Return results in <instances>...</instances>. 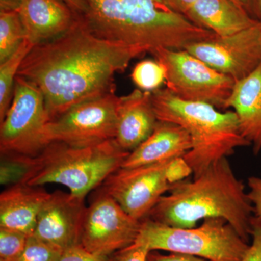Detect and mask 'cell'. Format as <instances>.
Masks as SVG:
<instances>
[{
	"mask_svg": "<svg viewBox=\"0 0 261 261\" xmlns=\"http://www.w3.org/2000/svg\"><path fill=\"white\" fill-rule=\"evenodd\" d=\"M64 1L79 14L82 15L85 12L86 5L84 0H64Z\"/></svg>",
	"mask_w": 261,
	"mask_h": 261,
	"instance_id": "d6a6232c",
	"label": "cell"
},
{
	"mask_svg": "<svg viewBox=\"0 0 261 261\" xmlns=\"http://www.w3.org/2000/svg\"><path fill=\"white\" fill-rule=\"evenodd\" d=\"M166 69L170 92L184 100L207 103L226 109L236 81L186 50L160 48L152 53Z\"/></svg>",
	"mask_w": 261,
	"mask_h": 261,
	"instance_id": "ba28073f",
	"label": "cell"
},
{
	"mask_svg": "<svg viewBox=\"0 0 261 261\" xmlns=\"http://www.w3.org/2000/svg\"><path fill=\"white\" fill-rule=\"evenodd\" d=\"M248 187L250 192L247 193L253 205L254 216L261 220V176L249 178Z\"/></svg>",
	"mask_w": 261,
	"mask_h": 261,
	"instance_id": "f1b7e54d",
	"label": "cell"
},
{
	"mask_svg": "<svg viewBox=\"0 0 261 261\" xmlns=\"http://www.w3.org/2000/svg\"><path fill=\"white\" fill-rule=\"evenodd\" d=\"M232 1L234 2L236 4L241 6L245 10L246 9L247 7L249 5V3H250V0H232Z\"/></svg>",
	"mask_w": 261,
	"mask_h": 261,
	"instance_id": "836d02e7",
	"label": "cell"
},
{
	"mask_svg": "<svg viewBox=\"0 0 261 261\" xmlns=\"http://www.w3.org/2000/svg\"><path fill=\"white\" fill-rule=\"evenodd\" d=\"M191 148V137L185 128L159 121L148 138L130 152L121 168L138 167L184 158Z\"/></svg>",
	"mask_w": 261,
	"mask_h": 261,
	"instance_id": "2e32d148",
	"label": "cell"
},
{
	"mask_svg": "<svg viewBox=\"0 0 261 261\" xmlns=\"http://www.w3.org/2000/svg\"><path fill=\"white\" fill-rule=\"evenodd\" d=\"M21 0H0V11H18Z\"/></svg>",
	"mask_w": 261,
	"mask_h": 261,
	"instance_id": "1f68e13d",
	"label": "cell"
},
{
	"mask_svg": "<svg viewBox=\"0 0 261 261\" xmlns=\"http://www.w3.org/2000/svg\"><path fill=\"white\" fill-rule=\"evenodd\" d=\"M149 250L145 245L133 243L111 255L112 261H147Z\"/></svg>",
	"mask_w": 261,
	"mask_h": 261,
	"instance_id": "484cf974",
	"label": "cell"
},
{
	"mask_svg": "<svg viewBox=\"0 0 261 261\" xmlns=\"http://www.w3.org/2000/svg\"><path fill=\"white\" fill-rule=\"evenodd\" d=\"M257 3H258V5H257V6H258L259 12H260L261 14V0H257Z\"/></svg>",
	"mask_w": 261,
	"mask_h": 261,
	"instance_id": "e575fe53",
	"label": "cell"
},
{
	"mask_svg": "<svg viewBox=\"0 0 261 261\" xmlns=\"http://www.w3.org/2000/svg\"><path fill=\"white\" fill-rule=\"evenodd\" d=\"M233 108L238 116L242 135L253 148L261 150V64L257 69L235 84L226 102V109Z\"/></svg>",
	"mask_w": 261,
	"mask_h": 261,
	"instance_id": "ac0fdd59",
	"label": "cell"
},
{
	"mask_svg": "<svg viewBox=\"0 0 261 261\" xmlns=\"http://www.w3.org/2000/svg\"><path fill=\"white\" fill-rule=\"evenodd\" d=\"M186 17L219 37L231 35L258 21L232 0H197Z\"/></svg>",
	"mask_w": 261,
	"mask_h": 261,
	"instance_id": "d6986e66",
	"label": "cell"
},
{
	"mask_svg": "<svg viewBox=\"0 0 261 261\" xmlns=\"http://www.w3.org/2000/svg\"><path fill=\"white\" fill-rule=\"evenodd\" d=\"M141 224L102 190L86 211L81 245L92 253L111 256L135 243Z\"/></svg>",
	"mask_w": 261,
	"mask_h": 261,
	"instance_id": "8fae6325",
	"label": "cell"
},
{
	"mask_svg": "<svg viewBox=\"0 0 261 261\" xmlns=\"http://www.w3.org/2000/svg\"><path fill=\"white\" fill-rule=\"evenodd\" d=\"M49 193L39 187L18 184L0 195V227L34 233L38 216L49 198Z\"/></svg>",
	"mask_w": 261,
	"mask_h": 261,
	"instance_id": "e0dca14e",
	"label": "cell"
},
{
	"mask_svg": "<svg viewBox=\"0 0 261 261\" xmlns=\"http://www.w3.org/2000/svg\"><path fill=\"white\" fill-rule=\"evenodd\" d=\"M49 122L39 89L17 75L11 105L0 122L1 155H37L47 145L46 130Z\"/></svg>",
	"mask_w": 261,
	"mask_h": 261,
	"instance_id": "9c48e42d",
	"label": "cell"
},
{
	"mask_svg": "<svg viewBox=\"0 0 261 261\" xmlns=\"http://www.w3.org/2000/svg\"><path fill=\"white\" fill-rule=\"evenodd\" d=\"M253 215L245 185L224 158L193 181L178 183L160 199L147 218L176 228H193L200 220L221 218L249 243Z\"/></svg>",
	"mask_w": 261,
	"mask_h": 261,
	"instance_id": "3957f363",
	"label": "cell"
},
{
	"mask_svg": "<svg viewBox=\"0 0 261 261\" xmlns=\"http://www.w3.org/2000/svg\"><path fill=\"white\" fill-rule=\"evenodd\" d=\"M81 15L98 37L152 54L160 48L185 50L217 36L196 25L166 0H84Z\"/></svg>",
	"mask_w": 261,
	"mask_h": 261,
	"instance_id": "7a4b0ae2",
	"label": "cell"
},
{
	"mask_svg": "<svg viewBox=\"0 0 261 261\" xmlns=\"http://www.w3.org/2000/svg\"><path fill=\"white\" fill-rule=\"evenodd\" d=\"M252 242L241 261H261V220L254 217L252 220Z\"/></svg>",
	"mask_w": 261,
	"mask_h": 261,
	"instance_id": "83f0119b",
	"label": "cell"
},
{
	"mask_svg": "<svg viewBox=\"0 0 261 261\" xmlns=\"http://www.w3.org/2000/svg\"><path fill=\"white\" fill-rule=\"evenodd\" d=\"M152 250L187 254L211 261H241L250 245L226 220L208 218L199 227L176 228L146 218L135 242Z\"/></svg>",
	"mask_w": 261,
	"mask_h": 261,
	"instance_id": "8992f818",
	"label": "cell"
},
{
	"mask_svg": "<svg viewBox=\"0 0 261 261\" xmlns=\"http://www.w3.org/2000/svg\"><path fill=\"white\" fill-rule=\"evenodd\" d=\"M158 121L152 92L136 89L121 97L115 140L122 149L132 152L148 138Z\"/></svg>",
	"mask_w": 261,
	"mask_h": 261,
	"instance_id": "9a60e30c",
	"label": "cell"
},
{
	"mask_svg": "<svg viewBox=\"0 0 261 261\" xmlns=\"http://www.w3.org/2000/svg\"><path fill=\"white\" fill-rule=\"evenodd\" d=\"M0 261H4V260H0Z\"/></svg>",
	"mask_w": 261,
	"mask_h": 261,
	"instance_id": "d590c367",
	"label": "cell"
},
{
	"mask_svg": "<svg viewBox=\"0 0 261 261\" xmlns=\"http://www.w3.org/2000/svg\"><path fill=\"white\" fill-rule=\"evenodd\" d=\"M121 97L115 92L77 105L48 123L46 140L88 147L116 137Z\"/></svg>",
	"mask_w": 261,
	"mask_h": 261,
	"instance_id": "30bf717a",
	"label": "cell"
},
{
	"mask_svg": "<svg viewBox=\"0 0 261 261\" xmlns=\"http://www.w3.org/2000/svg\"><path fill=\"white\" fill-rule=\"evenodd\" d=\"M111 261H112V260H111Z\"/></svg>",
	"mask_w": 261,
	"mask_h": 261,
	"instance_id": "8d00e7d4",
	"label": "cell"
},
{
	"mask_svg": "<svg viewBox=\"0 0 261 261\" xmlns=\"http://www.w3.org/2000/svg\"><path fill=\"white\" fill-rule=\"evenodd\" d=\"M166 1L173 9L186 16L187 12L197 0H166Z\"/></svg>",
	"mask_w": 261,
	"mask_h": 261,
	"instance_id": "4dcf8cb0",
	"label": "cell"
},
{
	"mask_svg": "<svg viewBox=\"0 0 261 261\" xmlns=\"http://www.w3.org/2000/svg\"><path fill=\"white\" fill-rule=\"evenodd\" d=\"M29 236L21 231L0 227V260L18 261Z\"/></svg>",
	"mask_w": 261,
	"mask_h": 261,
	"instance_id": "cb8c5ba5",
	"label": "cell"
},
{
	"mask_svg": "<svg viewBox=\"0 0 261 261\" xmlns=\"http://www.w3.org/2000/svg\"><path fill=\"white\" fill-rule=\"evenodd\" d=\"M111 256L99 255L86 250L82 245L69 247L63 252L59 261H111Z\"/></svg>",
	"mask_w": 261,
	"mask_h": 261,
	"instance_id": "4316f807",
	"label": "cell"
},
{
	"mask_svg": "<svg viewBox=\"0 0 261 261\" xmlns=\"http://www.w3.org/2000/svg\"><path fill=\"white\" fill-rule=\"evenodd\" d=\"M152 102L159 121L177 124L191 137L192 148L183 159L194 178L237 148L251 145L242 135L234 111L221 112L207 103L184 100L168 89L152 92Z\"/></svg>",
	"mask_w": 261,
	"mask_h": 261,
	"instance_id": "277c9868",
	"label": "cell"
},
{
	"mask_svg": "<svg viewBox=\"0 0 261 261\" xmlns=\"http://www.w3.org/2000/svg\"><path fill=\"white\" fill-rule=\"evenodd\" d=\"M18 12L25 38L34 46L64 34L80 15L64 0H21Z\"/></svg>",
	"mask_w": 261,
	"mask_h": 261,
	"instance_id": "5bb4252c",
	"label": "cell"
},
{
	"mask_svg": "<svg viewBox=\"0 0 261 261\" xmlns=\"http://www.w3.org/2000/svg\"><path fill=\"white\" fill-rule=\"evenodd\" d=\"M64 250L31 235L18 261H59Z\"/></svg>",
	"mask_w": 261,
	"mask_h": 261,
	"instance_id": "d4e9b609",
	"label": "cell"
},
{
	"mask_svg": "<svg viewBox=\"0 0 261 261\" xmlns=\"http://www.w3.org/2000/svg\"><path fill=\"white\" fill-rule=\"evenodd\" d=\"M29 156L20 154L2 155L0 164V183L8 187L21 184L28 173Z\"/></svg>",
	"mask_w": 261,
	"mask_h": 261,
	"instance_id": "603a6c76",
	"label": "cell"
},
{
	"mask_svg": "<svg viewBox=\"0 0 261 261\" xmlns=\"http://www.w3.org/2000/svg\"><path fill=\"white\" fill-rule=\"evenodd\" d=\"M185 50L238 82L261 64V20L231 35L193 43Z\"/></svg>",
	"mask_w": 261,
	"mask_h": 261,
	"instance_id": "7c38bea8",
	"label": "cell"
},
{
	"mask_svg": "<svg viewBox=\"0 0 261 261\" xmlns=\"http://www.w3.org/2000/svg\"><path fill=\"white\" fill-rule=\"evenodd\" d=\"M192 171L183 158L134 168H120L102 184L111 196L134 219L148 217L160 199L186 179Z\"/></svg>",
	"mask_w": 261,
	"mask_h": 261,
	"instance_id": "52a82bcc",
	"label": "cell"
},
{
	"mask_svg": "<svg viewBox=\"0 0 261 261\" xmlns=\"http://www.w3.org/2000/svg\"><path fill=\"white\" fill-rule=\"evenodd\" d=\"M129 153L115 139L88 147L51 142L30 158L29 171L21 184L32 187L59 184L72 195L85 199L121 168Z\"/></svg>",
	"mask_w": 261,
	"mask_h": 261,
	"instance_id": "5b68a950",
	"label": "cell"
},
{
	"mask_svg": "<svg viewBox=\"0 0 261 261\" xmlns=\"http://www.w3.org/2000/svg\"><path fill=\"white\" fill-rule=\"evenodd\" d=\"M147 261H211L194 255L187 254L171 252L169 255H162L158 250H152L149 252Z\"/></svg>",
	"mask_w": 261,
	"mask_h": 261,
	"instance_id": "f546056e",
	"label": "cell"
},
{
	"mask_svg": "<svg viewBox=\"0 0 261 261\" xmlns=\"http://www.w3.org/2000/svg\"><path fill=\"white\" fill-rule=\"evenodd\" d=\"M87 208L84 199L70 192H53L39 213L32 235L64 250L80 245Z\"/></svg>",
	"mask_w": 261,
	"mask_h": 261,
	"instance_id": "4fadbf2b",
	"label": "cell"
},
{
	"mask_svg": "<svg viewBox=\"0 0 261 261\" xmlns=\"http://www.w3.org/2000/svg\"><path fill=\"white\" fill-rule=\"evenodd\" d=\"M34 47V44L25 38L11 56L0 63V122L4 119L11 105L19 69Z\"/></svg>",
	"mask_w": 261,
	"mask_h": 261,
	"instance_id": "ffe728a7",
	"label": "cell"
},
{
	"mask_svg": "<svg viewBox=\"0 0 261 261\" xmlns=\"http://www.w3.org/2000/svg\"><path fill=\"white\" fill-rule=\"evenodd\" d=\"M25 38V31L18 12L0 11V63L16 51Z\"/></svg>",
	"mask_w": 261,
	"mask_h": 261,
	"instance_id": "44dd1931",
	"label": "cell"
},
{
	"mask_svg": "<svg viewBox=\"0 0 261 261\" xmlns=\"http://www.w3.org/2000/svg\"><path fill=\"white\" fill-rule=\"evenodd\" d=\"M98 37L79 15L69 30L32 48L18 75L42 94L49 121L81 103L115 92V75L145 54Z\"/></svg>",
	"mask_w": 261,
	"mask_h": 261,
	"instance_id": "6da1fadb",
	"label": "cell"
},
{
	"mask_svg": "<svg viewBox=\"0 0 261 261\" xmlns=\"http://www.w3.org/2000/svg\"><path fill=\"white\" fill-rule=\"evenodd\" d=\"M130 77L141 90L154 92L166 82V69L157 60H145L135 65Z\"/></svg>",
	"mask_w": 261,
	"mask_h": 261,
	"instance_id": "7402d4cb",
	"label": "cell"
}]
</instances>
